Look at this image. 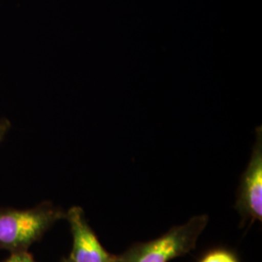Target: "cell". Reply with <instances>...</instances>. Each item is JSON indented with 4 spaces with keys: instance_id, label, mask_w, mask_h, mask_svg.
<instances>
[{
    "instance_id": "2",
    "label": "cell",
    "mask_w": 262,
    "mask_h": 262,
    "mask_svg": "<svg viewBox=\"0 0 262 262\" xmlns=\"http://www.w3.org/2000/svg\"><path fill=\"white\" fill-rule=\"evenodd\" d=\"M208 223V215H194L157 239L133 245L117 255L116 262H169L184 256L195 249Z\"/></svg>"
},
{
    "instance_id": "8",
    "label": "cell",
    "mask_w": 262,
    "mask_h": 262,
    "mask_svg": "<svg viewBox=\"0 0 262 262\" xmlns=\"http://www.w3.org/2000/svg\"><path fill=\"white\" fill-rule=\"evenodd\" d=\"M60 262H73L72 261V260H71V259H70V258H69V257H68V258H63V259H62V260H61V261Z\"/></svg>"
},
{
    "instance_id": "7",
    "label": "cell",
    "mask_w": 262,
    "mask_h": 262,
    "mask_svg": "<svg viewBox=\"0 0 262 262\" xmlns=\"http://www.w3.org/2000/svg\"><path fill=\"white\" fill-rule=\"evenodd\" d=\"M11 128V122L7 119H1L0 120V144L7 135Z\"/></svg>"
},
{
    "instance_id": "1",
    "label": "cell",
    "mask_w": 262,
    "mask_h": 262,
    "mask_svg": "<svg viewBox=\"0 0 262 262\" xmlns=\"http://www.w3.org/2000/svg\"><path fill=\"white\" fill-rule=\"evenodd\" d=\"M66 212L48 201L29 209L0 207V251H28L57 222L66 220Z\"/></svg>"
},
{
    "instance_id": "4",
    "label": "cell",
    "mask_w": 262,
    "mask_h": 262,
    "mask_svg": "<svg viewBox=\"0 0 262 262\" xmlns=\"http://www.w3.org/2000/svg\"><path fill=\"white\" fill-rule=\"evenodd\" d=\"M73 238L72 251L69 258L73 262H116L117 255L108 253L85 217L84 210L71 207L66 212Z\"/></svg>"
},
{
    "instance_id": "5",
    "label": "cell",
    "mask_w": 262,
    "mask_h": 262,
    "mask_svg": "<svg viewBox=\"0 0 262 262\" xmlns=\"http://www.w3.org/2000/svg\"><path fill=\"white\" fill-rule=\"evenodd\" d=\"M200 262H239L236 255L233 253L225 251L216 250L211 253H207Z\"/></svg>"
},
{
    "instance_id": "6",
    "label": "cell",
    "mask_w": 262,
    "mask_h": 262,
    "mask_svg": "<svg viewBox=\"0 0 262 262\" xmlns=\"http://www.w3.org/2000/svg\"><path fill=\"white\" fill-rule=\"evenodd\" d=\"M1 262H37L28 251L10 253L9 256Z\"/></svg>"
},
{
    "instance_id": "3",
    "label": "cell",
    "mask_w": 262,
    "mask_h": 262,
    "mask_svg": "<svg viewBox=\"0 0 262 262\" xmlns=\"http://www.w3.org/2000/svg\"><path fill=\"white\" fill-rule=\"evenodd\" d=\"M256 139L249 164L237 193L236 209L245 221H262V128L256 127Z\"/></svg>"
}]
</instances>
